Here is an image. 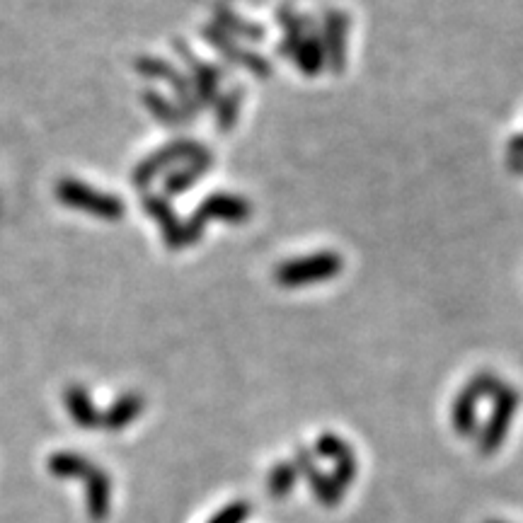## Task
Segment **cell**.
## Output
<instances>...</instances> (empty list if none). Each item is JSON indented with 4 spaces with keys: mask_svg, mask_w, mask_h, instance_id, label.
<instances>
[{
    "mask_svg": "<svg viewBox=\"0 0 523 523\" xmlns=\"http://www.w3.org/2000/svg\"><path fill=\"white\" fill-rule=\"evenodd\" d=\"M323 49L325 66L330 71L342 73L347 66V37H349V17L342 10H325L323 15Z\"/></svg>",
    "mask_w": 523,
    "mask_h": 523,
    "instance_id": "10",
    "label": "cell"
},
{
    "mask_svg": "<svg viewBox=\"0 0 523 523\" xmlns=\"http://www.w3.org/2000/svg\"><path fill=\"white\" fill-rule=\"evenodd\" d=\"M214 165V153H206L201 155L197 160H189V163H182L177 165L175 170H170V175H165L163 180V194L165 199H172V197H180V194H185L189 187H194L197 182L204 177V172Z\"/></svg>",
    "mask_w": 523,
    "mask_h": 523,
    "instance_id": "13",
    "label": "cell"
},
{
    "mask_svg": "<svg viewBox=\"0 0 523 523\" xmlns=\"http://www.w3.org/2000/svg\"><path fill=\"white\" fill-rule=\"evenodd\" d=\"M175 47L187 63V68H189L187 78H189V83H192V90H194V95H197V102L201 105V109L214 105V102H218V88H221V78H223L221 68L199 61L197 56H194L182 42H177Z\"/></svg>",
    "mask_w": 523,
    "mask_h": 523,
    "instance_id": "9",
    "label": "cell"
},
{
    "mask_svg": "<svg viewBox=\"0 0 523 523\" xmlns=\"http://www.w3.org/2000/svg\"><path fill=\"white\" fill-rule=\"evenodd\" d=\"M56 199H59L61 204L71 206V209L88 211L90 216L105 218V221H117V218L124 216L122 199L112 197V194L107 192H100V189L85 185V182L71 180V177H66V180H61L59 185H56Z\"/></svg>",
    "mask_w": 523,
    "mask_h": 523,
    "instance_id": "6",
    "label": "cell"
},
{
    "mask_svg": "<svg viewBox=\"0 0 523 523\" xmlns=\"http://www.w3.org/2000/svg\"><path fill=\"white\" fill-rule=\"evenodd\" d=\"M143 105L151 109L155 117L168 126H182L187 122V117L180 112V107L168 100V97L155 93V90H143Z\"/></svg>",
    "mask_w": 523,
    "mask_h": 523,
    "instance_id": "18",
    "label": "cell"
},
{
    "mask_svg": "<svg viewBox=\"0 0 523 523\" xmlns=\"http://www.w3.org/2000/svg\"><path fill=\"white\" fill-rule=\"evenodd\" d=\"M315 451H318V456L330 458V461H339V458L352 451V446L344 439H339L337 434H323L315 441Z\"/></svg>",
    "mask_w": 523,
    "mask_h": 523,
    "instance_id": "21",
    "label": "cell"
},
{
    "mask_svg": "<svg viewBox=\"0 0 523 523\" xmlns=\"http://www.w3.org/2000/svg\"><path fill=\"white\" fill-rule=\"evenodd\" d=\"M247 516H250V507L245 502H233L218 511L209 523H245Z\"/></svg>",
    "mask_w": 523,
    "mask_h": 523,
    "instance_id": "23",
    "label": "cell"
},
{
    "mask_svg": "<svg viewBox=\"0 0 523 523\" xmlns=\"http://www.w3.org/2000/svg\"><path fill=\"white\" fill-rule=\"evenodd\" d=\"M293 465L298 468V475H303L310 482V490L315 492V497L320 499V504H325V507H337V502L342 499V490H339L330 475L320 473V470L315 468L313 456H310L306 448H298L296 458H293Z\"/></svg>",
    "mask_w": 523,
    "mask_h": 523,
    "instance_id": "12",
    "label": "cell"
},
{
    "mask_svg": "<svg viewBox=\"0 0 523 523\" xmlns=\"http://www.w3.org/2000/svg\"><path fill=\"white\" fill-rule=\"evenodd\" d=\"M492 400H494V407L490 417H487L485 427L480 431V444H477V451H480L482 456H494V453L504 446V441H507L509 436L511 422H514L516 410H519L521 395L514 385L502 383V388L497 390V395H494Z\"/></svg>",
    "mask_w": 523,
    "mask_h": 523,
    "instance_id": "5",
    "label": "cell"
},
{
    "mask_svg": "<svg viewBox=\"0 0 523 523\" xmlns=\"http://www.w3.org/2000/svg\"><path fill=\"white\" fill-rule=\"evenodd\" d=\"M204 39L218 51V54L226 56V59L235 63V66H243L245 71L255 73V76L267 78L269 73H272V63H269L267 59H262V56L255 54V51L240 47L238 39L231 37V34H226L223 30H218L216 25L204 27Z\"/></svg>",
    "mask_w": 523,
    "mask_h": 523,
    "instance_id": "8",
    "label": "cell"
},
{
    "mask_svg": "<svg viewBox=\"0 0 523 523\" xmlns=\"http://www.w3.org/2000/svg\"><path fill=\"white\" fill-rule=\"evenodd\" d=\"M291 61L296 63V66L301 68V73H306V76H318V73L325 68L323 37H320V32L315 30L313 25L308 27L306 34H303L301 44H298V49L293 51Z\"/></svg>",
    "mask_w": 523,
    "mask_h": 523,
    "instance_id": "14",
    "label": "cell"
},
{
    "mask_svg": "<svg viewBox=\"0 0 523 523\" xmlns=\"http://www.w3.org/2000/svg\"><path fill=\"white\" fill-rule=\"evenodd\" d=\"M344 269V260L335 250L315 252V255L296 257V260L281 262L274 269V281L284 289H298V286L320 284V281L337 279Z\"/></svg>",
    "mask_w": 523,
    "mask_h": 523,
    "instance_id": "2",
    "label": "cell"
},
{
    "mask_svg": "<svg viewBox=\"0 0 523 523\" xmlns=\"http://www.w3.org/2000/svg\"><path fill=\"white\" fill-rule=\"evenodd\" d=\"M487 523H504V521H487Z\"/></svg>",
    "mask_w": 523,
    "mask_h": 523,
    "instance_id": "26",
    "label": "cell"
},
{
    "mask_svg": "<svg viewBox=\"0 0 523 523\" xmlns=\"http://www.w3.org/2000/svg\"><path fill=\"white\" fill-rule=\"evenodd\" d=\"M509 153L511 158H523V134H516L514 139L509 141Z\"/></svg>",
    "mask_w": 523,
    "mask_h": 523,
    "instance_id": "24",
    "label": "cell"
},
{
    "mask_svg": "<svg viewBox=\"0 0 523 523\" xmlns=\"http://www.w3.org/2000/svg\"><path fill=\"white\" fill-rule=\"evenodd\" d=\"M206 153H209V148L201 146L197 141H187V139L172 141L168 146L160 148V151L148 155L143 163L136 165L134 175H131V182H134V187H148L155 177L163 175V172L175 170L177 165L189 163V160H197Z\"/></svg>",
    "mask_w": 523,
    "mask_h": 523,
    "instance_id": "7",
    "label": "cell"
},
{
    "mask_svg": "<svg viewBox=\"0 0 523 523\" xmlns=\"http://www.w3.org/2000/svg\"><path fill=\"white\" fill-rule=\"evenodd\" d=\"M252 216L250 201L238 197V194L218 192L206 197L194 211L192 218L185 223V245L199 243L201 233H204L209 221H223V223H245Z\"/></svg>",
    "mask_w": 523,
    "mask_h": 523,
    "instance_id": "3",
    "label": "cell"
},
{
    "mask_svg": "<svg viewBox=\"0 0 523 523\" xmlns=\"http://www.w3.org/2000/svg\"><path fill=\"white\" fill-rule=\"evenodd\" d=\"M143 209H146V214L160 226L165 245H168L170 250L185 247V223L175 216L170 199L160 197V194H146V197H143Z\"/></svg>",
    "mask_w": 523,
    "mask_h": 523,
    "instance_id": "11",
    "label": "cell"
},
{
    "mask_svg": "<svg viewBox=\"0 0 523 523\" xmlns=\"http://www.w3.org/2000/svg\"><path fill=\"white\" fill-rule=\"evenodd\" d=\"M332 480H335V485L339 490H347L349 485L354 482L356 477V458H354V451H349L347 456H342L339 461H335V470L330 473Z\"/></svg>",
    "mask_w": 523,
    "mask_h": 523,
    "instance_id": "22",
    "label": "cell"
},
{
    "mask_svg": "<svg viewBox=\"0 0 523 523\" xmlns=\"http://www.w3.org/2000/svg\"><path fill=\"white\" fill-rule=\"evenodd\" d=\"M214 25L218 30L231 34L235 39H250V42H260L264 39V27L255 25L252 20H245L243 15H238L228 5H216L214 8Z\"/></svg>",
    "mask_w": 523,
    "mask_h": 523,
    "instance_id": "15",
    "label": "cell"
},
{
    "mask_svg": "<svg viewBox=\"0 0 523 523\" xmlns=\"http://www.w3.org/2000/svg\"><path fill=\"white\" fill-rule=\"evenodd\" d=\"M502 378L492 371H480L470 378L468 385L453 400L451 422L458 436H473L477 431V402L482 398H494L497 390L502 388Z\"/></svg>",
    "mask_w": 523,
    "mask_h": 523,
    "instance_id": "4",
    "label": "cell"
},
{
    "mask_svg": "<svg viewBox=\"0 0 523 523\" xmlns=\"http://www.w3.org/2000/svg\"><path fill=\"white\" fill-rule=\"evenodd\" d=\"M509 170L523 177V158H511L509 160Z\"/></svg>",
    "mask_w": 523,
    "mask_h": 523,
    "instance_id": "25",
    "label": "cell"
},
{
    "mask_svg": "<svg viewBox=\"0 0 523 523\" xmlns=\"http://www.w3.org/2000/svg\"><path fill=\"white\" fill-rule=\"evenodd\" d=\"M66 407L68 415L73 417V422L83 429H97L102 424V415L97 412V407L90 400L88 390L83 385H71L66 390Z\"/></svg>",
    "mask_w": 523,
    "mask_h": 523,
    "instance_id": "16",
    "label": "cell"
},
{
    "mask_svg": "<svg viewBox=\"0 0 523 523\" xmlns=\"http://www.w3.org/2000/svg\"><path fill=\"white\" fill-rule=\"evenodd\" d=\"M143 412V398L136 393H126L119 400L112 402V407L102 415V427L109 431H122L129 427L134 419H139Z\"/></svg>",
    "mask_w": 523,
    "mask_h": 523,
    "instance_id": "17",
    "label": "cell"
},
{
    "mask_svg": "<svg viewBox=\"0 0 523 523\" xmlns=\"http://www.w3.org/2000/svg\"><path fill=\"white\" fill-rule=\"evenodd\" d=\"M296 480H298V468L293 465V461H281L274 465L272 470H269L267 492L272 494V497L284 499L286 494L296 487Z\"/></svg>",
    "mask_w": 523,
    "mask_h": 523,
    "instance_id": "19",
    "label": "cell"
},
{
    "mask_svg": "<svg viewBox=\"0 0 523 523\" xmlns=\"http://www.w3.org/2000/svg\"><path fill=\"white\" fill-rule=\"evenodd\" d=\"M49 473L54 477H80L85 482V494H88V514L93 521H102L109 514L112 504V485L102 468H97L88 458L78 453L59 451L49 458Z\"/></svg>",
    "mask_w": 523,
    "mask_h": 523,
    "instance_id": "1",
    "label": "cell"
},
{
    "mask_svg": "<svg viewBox=\"0 0 523 523\" xmlns=\"http://www.w3.org/2000/svg\"><path fill=\"white\" fill-rule=\"evenodd\" d=\"M243 88H235L231 93H226L223 97H218L216 102V124L221 131H231L235 124H238V114L240 107H243Z\"/></svg>",
    "mask_w": 523,
    "mask_h": 523,
    "instance_id": "20",
    "label": "cell"
}]
</instances>
